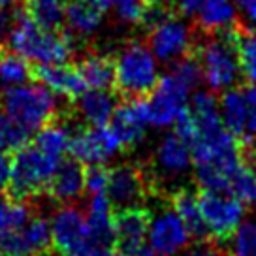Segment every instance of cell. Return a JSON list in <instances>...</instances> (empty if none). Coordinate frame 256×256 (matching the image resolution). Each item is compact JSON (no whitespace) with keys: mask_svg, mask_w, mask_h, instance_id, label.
I'll list each match as a JSON object with an SVG mask.
<instances>
[{"mask_svg":"<svg viewBox=\"0 0 256 256\" xmlns=\"http://www.w3.org/2000/svg\"><path fill=\"white\" fill-rule=\"evenodd\" d=\"M170 208L181 216V220L184 222L192 240H196L198 243H206L208 241L209 234L206 224H204V218H202L200 200H198L196 192L190 190V188H179V190H176L170 196Z\"/></svg>","mask_w":256,"mask_h":256,"instance_id":"cell-21","label":"cell"},{"mask_svg":"<svg viewBox=\"0 0 256 256\" xmlns=\"http://www.w3.org/2000/svg\"><path fill=\"white\" fill-rule=\"evenodd\" d=\"M228 194L240 200L243 206L256 204V170L241 160V164L234 170L228 183Z\"/></svg>","mask_w":256,"mask_h":256,"instance_id":"cell-30","label":"cell"},{"mask_svg":"<svg viewBox=\"0 0 256 256\" xmlns=\"http://www.w3.org/2000/svg\"><path fill=\"white\" fill-rule=\"evenodd\" d=\"M112 204L106 194H94L90 198L87 215L88 243L94 248H115V226H113Z\"/></svg>","mask_w":256,"mask_h":256,"instance_id":"cell-19","label":"cell"},{"mask_svg":"<svg viewBox=\"0 0 256 256\" xmlns=\"http://www.w3.org/2000/svg\"><path fill=\"white\" fill-rule=\"evenodd\" d=\"M58 164V160L49 158L34 144L24 145L23 149L12 154V174L6 196L16 202H26L48 190Z\"/></svg>","mask_w":256,"mask_h":256,"instance_id":"cell-5","label":"cell"},{"mask_svg":"<svg viewBox=\"0 0 256 256\" xmlns=\"http://www.w3.org/2000/svg\"><path fill=\"white\" fill-rule=\"evenodd\" d=\"M145 12V4L140 0H122L115 8V14L124 23H142Z\"/></svg>","mask_w":256,"mask_h":256,"instance_id":"cell-35","label":"cell"},{"mask_svg":"<svg viewBox=\"0 0 256 256\" xmlns=\"http://www.w3.org/2000/svg\"><path fill=\"white\" fill-rule=\"evenodd\" d=\"M194 56L202 66L204 80L211 90L226 92L240 85L241 72L238 48L234 40V26L224 32H218L213 38H208L202 44H196Z\"/></svg>","mask_w":256,"mask_h":256,"instance_id":"cell-2","label":"cell"},{"mask_svg":"<svg viewBox=\"0 0 256 256\" xmlns=\"http://www.w3.org/2000/svg\"><path fill=\"white\" fill-rule=\"evenodd\" d=\"M102 14L94 0H66L64 24L74 36L87 38L102 24Z\"/></svg>","mask_w":256,"mask_h":256,"instance_id":"cell-23","label":"cell"},{"mask_svg":"<svg viewBox=\"0 0 256 256\" xmlns=\"http://www.w3.org/2000/svg\"><path fill=\"white\" fill-rule=\"evenodd\" d=\"M140 2H144L145 6H154V4H166L168 0H140Z\"/></svg>","mask_w":256,"mask_h":256,"instance_id":"cell-46","label":"cell"},{"mask_svg":"<svg viewBox=\"0 0 256 256\" xmlns=\"http://www.w3.org/2000/svg\"><path fill=\"white\" fill-rule=\"evenodd\" d=\"M154 190L152 181L147 179L142 168L132 164H120L110 170V181L106 196L115 211L130 208H144V202L149 192Z\"/></svg>","mask_w":256,"mask_h":256,"instance_id":"cell-8","label":"cell"},{"mask_svg":"<svg viewBox=\"0 0 256 256\" xmlns=\"http://www.w3.org/2000/svg\"><path fill=\"white\" fill-rule=\"evenodd\" d=\"M198 200L204 224L213 241H228L243 224L245 206L230 194L202 190Z\"/></svg>","mask_w":256,"mask_h":256,"instance_id":"cell-6","label":"cell"},{"mask_svg":"<svg viewBox=\"0 0 256 256\" xmlns=\"http://www.w3.org/2000/svg\"><path fill=\"white\" fill-rule=\"evenodd\" d=\"M236 4L241 8L245 21H247V28L256 32V0H236Z\"/></svg>","mask_w":256,"mask_h":256,"instance_id":"cell-38","label":"cell"},{"mask_svg":"<svg viewBox=\"0 0 256 256\" xmlns=\"http://www.w3.org/2000/svg\"><path fill=\"white\" fill-rule=\"evenodd\" d=\"M94 256H122L119 252V250H115V248H108V250H104V248H94Z\"/></svg>","mask_w":256,"mask_h":256,"instance_id":"cell-43","label":"cell"},{"mask_svg":"<svg viewBox=\"0 0 256 256\" xmlns=\"http://www.w3.org/2000/svg\"><path fill=\"white\" fill-rule=\"evenodd\" d=\"M19 2H24V0H0V10H6L10 6H17Z\"/></svg>","mask_w":256,"mask_h":256,"instance_id":"cell-44","label":"cell"},{"mask_svg":"<svg viewBox=\"0 0 256 256\" xmlns=\"http://www.w3.org/2000/svg\"><path fill=\"white\" fill-rule=\"evenodd\" d=\"M234 40L238 48L241 72L248 83H256V32L238 23L234 26Z\"/></svg>","mask_w":256,"mask_h":256,"instance_id":"cell-27","label":"cell"},{"mask_svg":"<svg viewBox=\"0 0 256 256\" xmlns=\"http://www.w3.org/2000/svg\"><path fill=\"white\" fill-rule=\"evenodd\" d=\"M0 108L28 132L42 130L60 115L56 94L42 83L8 87L0 96Z\"/></svg>","mask_w":256,"mask_h":256,"instance_id":"cell-3","label":"cell"},{"mask_svg":"<svg viewBox=\"0 0 256 256\" xmlns=\"http://www.w3.org/2000/svg\"><path fill=\"white\" fill-rule=\"evenodd\" d=\"M72 130L64 126L62 122H51L48 126L38 130V134L34 138V145L40 149L44 154H48L49 158L62 162L64 156L70 152V144H72Z\"/></svg>","mask_w":256,"mask_h":256,"instance_id":"cell-26","label":"cell"},{"mask_svg":"<svg viewBox=\"0 0 256 256\" xmlns=\"http://www.w3.org/2000/svg\"><path fill=\"white\" fill-rule=\"evenodd\" d=\"M192 162L190 147L176 132L168 134L154 149V177H181L190 170Z\"/></svg>","mask_w":256,"mask_h":256,"instance_id":"cell-17","label":"cell"},{"mask_svg":"<svg viewBox=\"0 0 256 256\" xmlns=\"http://www.w3.org/2000/svg\"><path fill=\"white\" fill-rule=\"evenodd\" d=\"M53 250L51 224L44 216H32L23 228L0 240V256H44Z\"/></svg>","mask_w":256,"mask_h":256,"instance_id":"cell-13","label":"cell"},{"mask_svg":"<svg viewBox=\"0 0 256 256\" xmlns=\"http://www.w3.org/2000/svg\"><path fill=\"white\" fill-rule=\"evenodd\" d=\"M149 245L156 256H174L190 243V234L181 216L172 208L162 209L151 218L149 226Z\"/></svg>","mask_w":256,"mask_h":256,"instance_id":"cell-14","label":"cell"},{"mask_svg":"<svg viewBox=\"0 0 256 256\" xmlns=\"http://www.w3.org/2000/svg\"><path fill=\"white\" fill-rule=\"evenodd\" d=\"M30 142V132L0 108V149L14 154Z\"/></svg>","mask_w":256,"mask_h":256,"instance_id":"cell-31","label":"cell"},{"mask_svg":"<svg viewBox=\"0 0 256 256\" xmlns=\"http://www.w3.org/2000/svg\"><path fill=\"white\" fill-rule=\"evenodd\" d=\"M184 256H228L224 250H220L215 245H209V243H200L196 248L188 250Z\"/></svg>","mask_w":256,"mask_h":256,"instance_id":"cell-40","label":"cell"},{"mask_svg":"<svg viewBox=\"0 0 256 256\" xmlns=\"http://www.w3.org/2000/svg\"><path fill=\"white\" fill-rule=\"evenodd\" d=\"M85 190V168L76 158H64L56 166L55 174L48 184L49 198L58 204H70L80 198Z\"/></svg>","mask_w":256,"mask_h":256,"instance_id":"cell-18","label":"cell"},{"mask_svg":"<svg viewBox=\"0 0 256 256\" xmlns=\"http://www.w3.org/2000/svg\"><path fill=\"white\" fill-rule=\"evenodd\" d=\"M228 256H256V220H247L236 230Z\"/></svg>","mask_w":256,"mask_h":256,"instance_id":"cell-32","label":"cell"},{"mask_svg":"<svg viewBox=\"0 0 256 256\" xmlns=\"http://www.w3.org/2000/svg\"><path fill=\"white\" fill-rule=\"evenodd\" d=\"M96 4H98V8L102 10V12H106V10H115L117 6H119L122 0H94Z\"/></svg>","mask_w":256,"mask_h":256,"instance_id":"cell-42","label":"cell"},{"mask_svg":"<svg viewBox=\"0 0 256 256\" xmlns=\"http://www.w3.org/2000/svg\"><path fill=\"white\" fill-rule=\"evenodd\" d=\"M76 68L87 88H98V90L115 88V60L112 56L90 53L81 56Z\"/></svg>","mask_w":256,"mask_h":256,"instance_id":"cell-25","label":"cell"},{"mask_svg":"<svg viewBox=\"0 0 256 256\" xmlns=\"http://www.w3.org/2000/svg\"><path fill=\"white\" fill-rule=\"evenodd\" d=\"M6 48L36 64H66L72 55V36L68 32L48 30L36 23L26 10L17 12Z\"/></svg>","mask_w":256,"mask_h":256,"instance_id":"cell-1","label":"cell"},{"mask_svg":"<svg viewBox=\"0 0 256 256\" xmlns=\"http://www.w3.org/2000/svg\"><path fill=\"white\" fill-rule=\"evenodd\" d=\"M149 49L162 62H177L184 56L194 55L196 42L192 40L190 28L172 17L149 32Z\"/></svg>","mask_w":256,"mask_h":256,"instance_id":"cell-11","label":"cell"},{"mask_svg":"<svg viewBox=\"0 0 256 256\" xmlns=\"http://www.w3.org/2000/svg\"><path fill=\"white\" fill-rule=\"evenodd\" d=\"M10 174H12V156H10V152L0 149V190L8 188Z\"/></svg>","mask_w":256,"mask_h":256,"instance_id":"cell-39","label":"cell"},{"mask_svg":"<svg viewBox=\"0 0 256 256\" xmlns=\"http://www.w3.org/2000/svg\"><path fill=\"white\" fill-rule=\"evenodd\" d=\"M8 23H10L8 16H6V14L0 10V48L4 46V44H2V42H4V38H8V36H6V32H8ZM8 34H10V32H8Z\"/></svg>","mask_w":256,"mask_h":256,"instance_id":"cell-41","label":"cell"},{"mask_svg":"<svg viewBox=\"0 0 256 256\" xmlns=\"http://www.w3.org/2000/svg\"><path fill=\"white\" fill-rule=\"evenodd\" d=\"M172 74H174L186 88H196L202 83V80H204L202 66H200V62H198V58H196L194 55L184 56V58H181V60H177V62L174 64Z\"/></svg>","mask_w":256,"mask_h":256,"instance_id":"cell-33","label":"cell"},{"mask_svg":"<svg viewBox=\"0 0 256 256\" xmlns=\"http://www.w3.org/2000/svg\"><path fill=\"white\" fill-rule=\"evenodd\" d=\"M149 122L147 98H128L117 106L110 126L117 134L122 147H134L144 140L145 126Z\"/></svg>","mask_w":256,"mask_h":256,"instance_id":"cell-15","label":"cell"},{"mask_svg":"<svg viewBox=\"0 0 256 256\" xmlns=\"http://www.w3.org/2000/svg\"><path fill=\"white\" fill-rule=\"evenodd\" d=\"M218 110H220V119H222L226 130L241 142L245 138V130H247V88L236 87L226 90L220 98Z\"/></svg>","mask_w":256,"mask_h":256,"instance_id":"cell-24","label":"cell"},{"mask_svg":"<svg viewBox=\"0 0 256 256\" xmlns=\"http://www.w3.org/2000/svg\"><path fill=\"white\" fill-rule=\"evenodd\" d=\"M206 0H174V6L177 14H181L183 17H196V14L200 12V8L204 6Z\"/></svg>","mask_w":256,"mask_h":256,"instance_id":"cell-37","label":"cell"},{"mask_svg":"<svg viewBox=\"0 0 256 256\" xmlns=\"http://www.w3.org/2000/svg\"><path fill=\"white\" fill-rule=\"evenodd\" d=\"M32 216L34 215L30 208L26 206V202H16L0 194V240L23 228Z\"/></svg>","mask_w":256,"mask_h":256,"instance_id":"cell-29","label":"cell"},{"mask_svg":"<svg viewBox=\"0 0 256 256\" xmlns=\"http://www.w3.org/2000/svg\"><path fill=\"white\" fill-rule=\"evenodd\" d=\"M32 80V66L23 56L10 51L6 46L0 48V81L8 87H19Z\"/></svg>","mask_w":256,"mask_h":256,"instance_id":"cell-28","label":"cell"},{"mask_svg":"<svg viewBox=\"0 0 256 256\" xmlns=\"http://www.w3.org/2000/svg\"><path fill=\"white\" fill-rule=\"evenodd\" d=\"M188 92L190 88L184 87L174 74L160 78L154 90L147 98L149 122L152 126L176 124L188 110Z\"/></svg>","mask_w":256,"mask_h":256,"instance_id":"cell-9","label":"cell"},{"mask_svg":"<svg viewBox=\"0 0 256 256\" xmlns=\"http://www.w3.org/2000/svg\"><path fill=\"white\" fill-rule=\"evenodd\" d=\"M32 80L40 81L56 96L66 100H78L87 90L78 68L70 64H36L32 66Z\"/></svg>","mask_w":256,"mask_h":256,"instance_id":"cell-16","label":"cell"},{"mask_svg":"<svg viewBox=\"0 0 256 256\" xmlns=\"http://www.w3.org/2000/svg\"><path fill=\"white\" fill-rule=\"evenodd\" d=\"M53 248L60 254H78L90 247L87 216L74 206H64L51 216Z\"/></svg>","mask_w":256,"mask_h":256,"instance_id":"cell-12","label":"cell"},{"mask_svg":"<svg viewBox=\"0 0 256 256\" xmlns=\"http://www.w3.org/2000/svg\"><path fill=\"white\" fill-rule=\"evenodd\" d=\"M156 58L140 42H130L115 60V90L124 98H145L158 83Z\"/></svg>","mask_w":256,"mask_h":256,"instance_id":"cell-4","label":"cell"},{"mask_svg":"<svg viewBox=\"0 0 256 256\" xmlns=\"http://www.w3.org/2000/svg\"><path fill=\"white\" fill-rule=\"evenodd\" d=\"M60 256H94V247L85 248L83 252H78V254H60Z\"/></svg>","mask_w":256,"mask_h":256,"instance_id":"cell-45","label":"cell"},{"mask_svg":"<svg viewBox=\"0 0 256 256\" xmlns=\"http://www.w3.org/2000/svg\"><path fill=\"white\" fill-rule=\"evenodd\" d=\"M110 181V170L104 164H92L85 168V190L94 194H106Z\"/></svg>","mask_w":256,"mask_h":256,"instance_id":"cell-34","label":"cell"},{"mask_svg":"<svg viewBox=\"0 0 256 256\" xmlns=\"http://www.w3.org/2000/svg\"><path fill=\"white\" fill-rule=\"evenodd\" d=\"M247 104H248L247 130H245V138L241 140V144H254L256 142V88H247Z\"/></svg>","mask_w":256,"mask_h":256,"instance_id":"cell-36","label":"cell"},{"mask_svg":"<svg viewBox=\"0 0 256 256\" xmlns=\"http://www.w3.org/2000/svg\"><path fill=\"white\" fill-rule=\"evenodd\" d=\"M194 21L206 34L228 30L238 24V4L236 0H206Z\"/></svg>","mask_w":256,"mask_h":256,"instance_id":"cell-22","label":"cell"},{"mask_svg":"<svg viewBox=\"0 0 256 256\" xmlns=\"http://www.w3.org/2000/svg\"><path fill=\"white\" fill-rule=\"evenodd\" d=\"M122 149L117 134L110 124L106 126H90L78 130L70 144V154L81 164H104Z\"/></svg>","mask_w":256,"mask_h":256,"instance_id":"cell-10","label":"cell"},{"mask_svg":"<svg viewBox=\"0 0 256 256\" xmlns=\"http://www.w3.org/2000/svg\"><path fill=\"white\" fill-rule=\"evenodd\" d=\"M151 211L147 208H130L113 211L115 250L122 256H156L147 243Z\"/></svg>","mask_w":256,"mask_h":256,"instance_id":"cell-7","label":"cell"},{"mask_svg":"<svg viewBox=\"0 0 256 256\" xmlns=\"http://www.w3.org/2000/svg\"><path fill=\"white\" fill-rule=\"evenodd\" d=\"M78 112L90 126H106L110 124L113 113L119 106L117 94L113 90H98L88 88L76 100Z\"/></svg>","mask_w":256,"mask_h":256,"instance_id":"cell-20","label":"cell"}]
</instances>
